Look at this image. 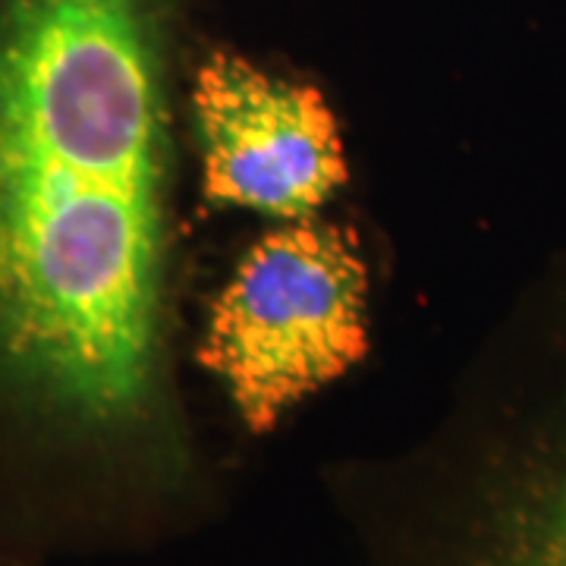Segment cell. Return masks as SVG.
<instances>
[{"label":"cell","instance_id":"1","mask_svg":"<svg viewBox=\"0 0 566 566\" xmlns=\"http://www.w3.org/2000/svg\"><path fill=\"white\" fill-rule=\"evenodd\" d=\"M192 0H0V479L20 554L186 472L167 102Z\"/></svg>","mask_w":566,"mask_h":566},{"label":"cell","instance_id":"2","mask_svg":"<svg viewBox=\"0 0 566 566\" xmlns=\"http://www.w3.org/2000/svg\"><path fill=\"white\" fill-rule=\"evenodd\" d=\"M334 488L365 566H566V259L513 305L422 444Z\"/></svg>","mask_w":566,"mask_h":566},{"label":"cell","instance_id":"3","mask_svg":"<svg viewBox=\"0 0 566 566\" xmlns=\"http://www.w3.org/2000/svg\"><path fill=\"white\" fill-rule=\"evenodd\" d=\"M368 353L359 240L315 218L249 245L208 312L199 363L249 434H271Z\"/></svg>","mask_w":566,"mask_h":566},{"label":"cell","instance_id":"4","mask_svg":"<svg viewBox=\"0 0 566 566\" xmlns=\"http://www.w3.org/2000/svg\"><path fill=\"white\" fill-rule=\"evenodd\" d=\"M192 111L211 205L286 223L315 218L344 189V136L315 85L218 48L192 73Z\"/></svg>","mask_w":566,"mask_h":566}]
</instances>
